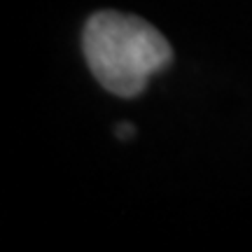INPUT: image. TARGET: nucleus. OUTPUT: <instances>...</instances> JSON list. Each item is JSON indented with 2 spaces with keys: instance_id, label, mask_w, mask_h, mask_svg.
<instances>
[{
  "instance_id": "nucleus-2",
  "label": "nucleus",
  "mask_w": 252,
  "mask_h": 252,
  "mask_svg": "<svg viewBox=\"0 0 252 252\" xmlns=\"http://www.w3.org/2000/svg\"><path fill=\"white\" fill-rule=\"evenodd\" d=\"M131 135H133V126L131 124H119L117 126V138H131Z\"/></svg>"
},
{
  "instance_id": "nucleus-1",
  "label": "nucleus",
  "mask_w": 252,
  "mask_h": 252,
  "mask_svg": "<svg viewBox=\"0 0 252 252\" xmlns=\"http://www.w3.org/2000/svg\"><path fill=\"white\" fill-rule=\"evenodd\" d=\"M82 49L100 87L122 98L143 94L147 80L173 59L171 45L152 24L112 9L91 14Z\"/></svg>"
}]
</instances>
